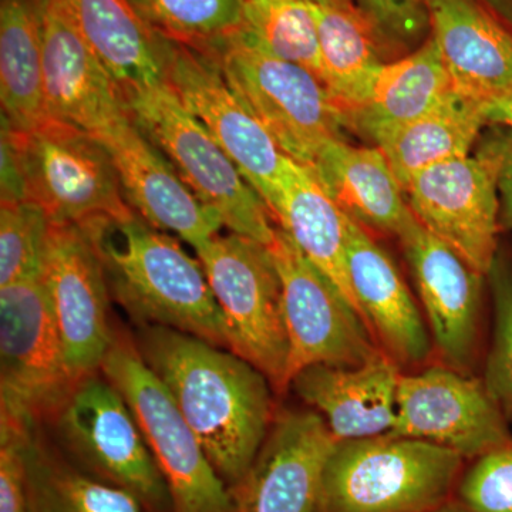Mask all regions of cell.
I'll return each instance as SVG.
<instances>
[{
  "label": "cell",
  "mask_w": 512,
  "mask_h": 512,
  "mask_svg": "<svg viewBox=\"0 0 512 512\" xmlns=\"http://www.w3.org/2000/svg\"><path fill=\"white\" fill-rule=\"evenodd\" d=\"M485 114L490 126L512 128V89L488 101Z\"/></svg>",
  "instance_id": "cell-40"
},
{
  "label": "cell",
  "mask_w": 512,
  "mask_h": 512,
  "mask_svg": "<svg viewBox=\"0 0 512 512\" xmlns=\"http://www.w3.org/2000/svg\"><path fill=\"white\" fill-rule=\"evenodd\" d=\"M99 251L111 299L136 328L180 330L231 350L204 268L173 235L137 214L82 225Z\"/></svg>",
  "instance_id": "cell-2"
},
{
  "label": "cell",
  "mask_w": 512,
  "mask_h": 512,
  "mask_svg": "<svg viewBox=\"0 0 512 512\" xmlns=\"http://www.w3.org/2000/svg\"><path fill=\"white\" fill-rule=\"evenodd\" d=\"M49 224L33 202L0 204V288L40 278Z\"/></svg>",
  "instance_id": "cell-33"
},
{
  "label": "cell",
  "mask_w": 512,
  "mask_h": 512,
  "mask_svg": "<svg viewBox=\"0 0 512 512\" xmlns=\"http://www.w3.org/2000/svg\"><path fill=\"white\" fill-rule=\"evenodd\" d=\"M43 427L64 456L90 476L133 494L148 512H173L167 483L136 417L103 373L77 380Z\"/></svg>",
  "instance_id": "cell-5"
},
{
  "label": "cell",
  "mask_w": 512,
  "mask_h": 512,
  "mask_svg": "<svg viewBox=\"0 0 512 512\" xmlns=\"http://www.w3.org/2000/svg\"><path fill=\"white\" fill-rule=\"evenodd\" d=\"M507 420L483 379L447 365L430 366L400 376L390 434L478 458L512 443Z\"/></svg>",
  "instance_id": "cell-15"
},
{
  "label": "cell",
  "mask_w": 512,
  "mask_h": 512,
  "mask_svg": "<svg viewBox=\"0 0 512 512\" xmlns=\"http://www.w3.org/2000/svg\"><path fill=\"white\" fill-rule=\"evenodd\" d=\"M16 433L25 463L30 512H148L133 494L73 464L42 424Z\"/></svg>",
  "instance_id": "cell-27"
},
{
  "label": "cell",
  "mask_w": 512,
  "mask_h": 512,
  "mask_svg": "<svg viewBox=\"0 0 512 512\" xmlns=\"http://www.w3.org/2000/svg\"><path fill=\"white\" fill-rule=\"evenodd\" d=\"M40 2L2 0L0 6L2 117L18 131L47 119Z\"/></svg>",
  "instance_id": "cell-30"
},
{
  "label": "cell",
  "mask_w": 512,
  "mask_h": 512,
  "mask_svg": "<svg viewBox=\"0 0 512 512\" xmlns=\"http://www.w3.org/2000/svg\"><path fill=\"white\" fill-rule=\"evenodd\" d=\"M268 248L282 282L288 390L305 367L362 365L382 349L338 286L302 254L284 229L276 228Z\"/></svg>",
  "instance_id": "cell-12"
},
{
  "label": "cell",
  "mask_w": 512,
  "mask_h": 512,
  "mask_svg": "<svg viewBox=\"0 0 512 512\" xmlns=\"http://www.w3.org/2000/svg\"><path fill=\"white\" fill-rule=\"evenodd\" d=\"M309 2H316V3H346V2H342V0H309Z\"/></svg>",
  "instance_id": "cell-43"
},
{
  "label": "cell",
  "mask_w": 512,
  "mask_h": 512,
  "mask_svg": "<svg viewBox=\"0 0 512 512\" xmlns=\"http://www.w3.org/2000/svg\"><path fill=\"white\" fill-rule=\"evenodd\" d=\"M464 458L386 433L338 441L323 476V512H421L447 503Z\"/></svg>",
  "instance_id": "cell-3"
},
{
  "label": "cell",
  "mask_w": 512,
  "mask_h": 512,
  "mask_svg": "<svg viewBox=\"0 0 512 512\" xmlns=\"http://www.w3.org/2000/svg\"><path fill=\"white\" fill-rule=\"evenodd\" d=\"M501 157L500 127L493 126L474 156L431 165L403 188L414 218L483 275L500 251Z\"/></svg>",
  "instance_id": "cell-11"
},
{
  "label": "cell",
  "mask_w": 512,
  "mask_h": 512,
  "mask_svg": "<svg viewBox=\"0 0 512 512\" xmlns=\"http://www.w3.org/2000/svg\"><path fill=\"white\" fill-rule=\"evenodd\" d=\"M121 96L144 136L170 161L202 204L221 218L224 227L271 244L278 225L265 201L165 80Z\"/></svg>",
  "instance_id": "cell-4"
},
{
  "label": "cell",
  "mask_w": 512,
  "mask_h": 512,
  "mask_svg": "<svg viewBox=\"0 0 512 512\" xmlns=\"http://www.w3.org/2000/svg\"><path fill=\"white\" fill-rule=\"evenodd\" d=\"M342 2H346V3H355V0H342Z\"/></svg>",
  "instance_id": "cell-44"
},
{
  "label": "cell",
  "mask_w": 512,
  "mask_h": 512,
  "mask_svg": "<svg viewBox=\"0 0 512 512\" xmlns=\"http://www.w3.org/2000/svg\"><path fill=\"white\" fill-rule=\"evenodd\" d=\"M500 127L501 157L498 174V197H500V227L512 231V128Z\"/></svg>",
  "instance_id": "cell-39"
},
{
  "label": "cell",
  "mask_w": 512,
  "mask_h": 512,
  "mask_svg": "<svg viewBox=\"0 0 512 512\" xmlns=\"http://www.w3.org/2000/svg\"><path fill=\"white\" fill-rule=\"evenodd\" d=\"M272 218L302 254L338 286L362 318L348 274L349 217L318 178L289 157L285 158Z\"/></svg>",
  "instance_id": "cell-23"
},
{
  "label": "cell",
  "mask_w": 512,
  "mask_h": 512,
  "mask_svg": "<svg viewBox=\"0 0 512 512\" xmlns=\"http://www.w3.org/2000/svg\"><path fill=\"white\" fill-rule=\"evenodd\" d=\"M507 28L512 30V0H481Z\"/></svg>",
  "instance_id": "cell-41"
},
{
  "label": "cell",
  "mask_w": 512,
  "mask_h": 512,
  "mask_svg": "<svg viewBox=\"0 0 512 512\" xmlns=\"http://www.w3.org/2000/svg\"><path fill=\"white\" fill-rule=\"evenodd\" d=\"M0 157H2V183H0V202L28 201L22 160H20L16 130L5 117L0 126Z\"/></svg>",
  "instance_id": "cell-38"
},
{
  "label": "cell",
  "mask_w": 512,
  "mask_h": 512,
  "mask_svg": "<svg viewBox=\"0 0 512 512\" xmlns=\"http://www.w3.org/2000/svg\"><path fill=\"white\" fill-rule=\"evenodd\" d=\"M0 512H30L18 433L0 426Z\"/></svg>",
  "instance_id": "cell-37"
},
{
  "label": "cell",
  "mask_w": 512,
  "mask_h": 512,
  "mask_svg": "<svg viewBox=\"0 0 512 512\" xmlns=\"http://www.w3.org/2000/svg\"><path fill=\"white\" fill-rule=\"evenodd\" d=\"M239 99L282 153L312 168L329 143L348 140V117L318 77L265 55L237 36L210 53Z\"/></svg>",
  "instance_id": "cell-7"
},
{
  "label": "cell",
  "mask_w": 512,
  "mask_h": 512,
  "mask_svg": "<svg viewBox=\"0 0 512 512\" xmlns=\"http://www.w3.org/2000/svg\"><path fill=\"white\" fill-rule=\"evenodd\" d=\"M348 274L362 319L380 348L400 367L424 365L434 345L423 313L392 256L350 217Z\"/></svg>",
  "instance_id": "cell-20"
},
{
  "label": "cell",
  "mask_w": 512,
  "mask_h": 512,
  "mask_svg": "<svg viewBox=\"0 0 512 512\" xmlns=\"http://www.w3.org/2000/svg\"><path fill=\"white\" fill-rule=\"evenodd\" d=\"M101 373L123 394L163 474L173 512H234L231 490L212 466L167 387L116 328Z\"/></svg>",
  "instance_id": "cell-6"
},
{
  "label": "cell",
  "mask_w": 512,
  "mask_h": 512,
  "mask_svg": "<svg viewBox=\"0 0 512 512\" xmlns=\"http://www.w3.org/2000/svg\"><path fill=\"white\" fill-rule=\"evenodd\" d=\"M195 252L220 306L231 352L264 373L275 392H286L284 298L268 245L231 232L218 234Z\"/></svg>",
  "instance_id": "cell-8"
},
{
  "label": "cell",
  "mask_w": 512,
  "mask_h": 512,
  "mask_svg": "<svg viewBox=\"0 0 512 512\" xmlns=\"http://www.w3.org/2000/svg\"><path fill=\"white\" fill-rule=\"evenodd\" d=\"M454 89L481 101L512 89V30L481 0H424Z\"/></svg>",
  "instance_id": "cell-22"
},
{
  "label": "cell",
  "mask_w": 512,
  "mask_h": 512,
  "mask_svg": "<svg viewBox=\"0 0 512 512\" xmlns=\"http://www.w3.org/2000/svg\"><path fill=\"white\" fill-rule=\"evenodd\" d=\"M133 338L232 490L254 463L278 413L268 377L231 350L180 330L140 326Z\"/></svg>",
  "instance_id": "cell-1"
},
{
  "label": "cell",
  "mask_w": 512,
  "mask_h": 512,
  "mask_svg": "<svg viewBox=\"0 0 512 512\" xmlns=\"http://www.w3.org/2000/svg\"><path fill=\"white\" fill-rule=\"evenodd\" d=\"M40 10L47 117L100 137L130 117L119 87L59 0H42Z\"/></svg>",
  "instance_id": "cell-18"
},
{
  "label": "cell",
  "mask_w": 512,
  "mask_h": 512,
  "mask_svg": "<svg viewBox=\"0 0 512 512\" xmlns=\"http://www.w3.org/2000/svg\"><path fill=\"white\" fill-rule=\"evenodd\" d=\"M120 93L164 82L160 35L130 0H59Z\"/></svg>",
  "instance_id": "cell-26"
},
{
  "label": "cell",
  "mask_w": 512,
  "mask_h": 512,
  "mask_svg": "<svg viewBox=\"0 0 512 512\" xmlns=\"http://www.w3.org/2000/svg\"><path fill=\"white\" fill-rule=\"evenodd\" d=\"M470 512H512V443L476 458L457 485Z\"/></svg>",
  "instance_id": "cell-36"
},
{
  "label": "cell",
  "mask_w": 512,
  "mask_h": 512,
  "mask_svg": "<svg viewBox=\"0 0 512 512\" xmlns=\"http://www.w3.org/2000/svg\"><path fill=\"white\" fill-rule=\"evenodd\" d=\"M165 83L204 124L245 180L274 211L285 154L229 86L214 57L160 36Z\"/></svg>",
  "instance_id": "cell-13"
},
{
  "label": "cell",
  "mask_w": 512,
  "mask_h": 512,
  "mask_svg": "<svg viewBox=\"0 0 512 512\" xmlns=\"http://www.w3.org/2000/svg\"><path fill=\"white\" fill-rule=\"evenodd\" d=\"M39 281L74 379L100 372L116 328L103 262L82 225L50 221Z\"/></svg>",
  "instance_id": "cell-14"
},
{
  "label": "cell",
  "mask_w": 512,
  "mask_h": 512,
  "mask_svg": "<svg viewBox=\"0 0 512 512\" xmlns=\"http://www.w3.org/2000/svg\"><path fill=\"white\" fill-rule=\"evenodd\" d=\"M77 380L39 279L0 288V424H45Z\"/></svg>",
  "instance_id": "cell-10"
},
{
  "label": "cell",
  "mask_w": 512,
  "mask_h": 512,
  "mask_svg": "<svg viewBox=\"0 0 512 512\" xmlns=\"http://www.w3.org/2000/svg\"><path fill=\"white\" fill-rule=\"evenodd\" d=\"M308 170L340 210L367 231L397 237L412 215L403 187L379 147L332 141Z\"/></svg>",
  "instance_id": "cell-24"
},
{
  "label": "cell",
  "mask_w": 512,
  "mask_h": 512,
  "mask_svg": "<svg viewBox=\"0 0 512 512\" xmlns=\"http://www.w3.org/2000/svg\"><path fill=\"white\" fill-rule=\"evenodd\" d=\"M369 19L393 60L414 52L430 36L424 0H355Z\"/></svg>",
  "instance_id": "cell-35"
},
{
  "label": "cell",
  "mask_w": 512,
  "mask_h": 512,
  "mask_svg": "<svg viewBox=\"0 0 512 512\" xmlns=\"http://www.w3.org/2000/svg\"><path fill=\"white\" fill-rule=\"evenodd\" d=\"M313 12L323 84L349 117L366 99L384 64L393 62L392 56L356 3L313 2Z\"/></svg>",
  "instance_id": "cell-28"
},
{
  "label": "cell",
  "mask_w": 512,
  "mask_h": 512,
  "mask_svg": "<svg viewBox=\"0 0 512 512\" xmlns=\"http://www.w3.org/2000/svg\"><path fill=\"white\" fill-rule=\"evenodd\" d=\"M485 106V101L454 90L436 109L394 131L376 147L404 188L431 165L470 156L471 147L488 126Z\"/></svg>",
  "instance_id": "cell-29"
},
{
  "label": "cell",
  "mask_w": 512,
  "mask_h": 512,
  "mask_svg": "<svg viewBox=\"0 0 512 512\" xmlns=\"http://www.w3.org/2000/svg\"><path fill=\"white\" fill-rule=\"evenodd\" d=\"M157 35L210 55L244 26L245 0H130Z\"/></svg>",
  "instance_id": "cell-32"
},
{
  "label": "cell",
  "mask_w": 512,
  "mask_h": 512,
  "mask_svg": "<svg viewBox=\"0 0 512 512\" xmlns=\"http://www.w3.org/2000/svg\"><path fill=\"white\" fill-rule=\"evenodd\" d=\"M434 40L384 64L363 103L349 114L350 131L377 146L394 131L436 109L454 92Z\"/></svg>",
  "instance_id": "cell-25"
},
{
  "label": "cell",
  "mask_w": 512,
  "mask_h": 512,
  "mask_svg": "<svg viewBox=\"0 0 512 512\" xmlns=\"http://www.w3.org/2000/svg\"><path fill=\"white\" fill-rule=\"evenodd\" d=\"M434 349L444 365L470 373L480 345L485 275L410 215L400 234Z\"/></svg>",
  "instance_id": "cell-16"
},
{
  "label": "cell",
  "mask_w": 512,
  "mask_h": 512,
  "mask_svg": "<svg viewBox=\"0 0 512 512\" xmlns=\"http://www.w3.org/2000/svg\"><path fill=\"white\" fill-rule=\"evenodd\" d=\"M16 140L28 201L50 221L86 225L136 214L109 150L93 134L47 117L28 131L16 130Z\"/></svg>",
  "instance_id": "cell-9"
},
{
  "label": "cell",
  "mask_w": 512,
  "mask_h": 512,
  "mask_svg": "<svg viewBox=\"0 0 512 512\" xmlns=\"http://www.w3.org/2000/svg\"><path fill=\"white\" fill-rule=\"evenodd\" d=\"M336 443L315 410L276 413L254 463L231 490L234 512H323V476Z\"/></svg>",
  "instance_id": "cell-17"
},
{
  "label": "cell",
  "mask_w": 512,
  "mask_h": 512,
  "mask_svg": "<svg viewBox=\"0 0 512 512\" xmlns=\"http://www.w3.org/2000/svg\"><path fill=\"white\" fill-rule=\"evenodd\" d=\"M97 138L109 150L124 197L138 217L194 249L220 234L221 218L202 204L131 117Z\"/></svg>",
  "instance_id": "cell-19"
},
{
  "label": "cell",
  "mask_w": 512,
  "mask_h": 512,
  "mask_svg": "<svg viewBox=\"0 0 512 512\" xmlns=\"http://www.w3.org/2000/svg\"><path fill=\"white\" fill-rule=\"evenodd\" d=\"M493 301V340L483 382L507 419H512V261L498 251L485 275Z\"/></svg>",
  "instance_id": "cell-34"
},
{
  "label": "cell",
  "mask_w": 512,
  "mask_h": 512,
  "mask_svg": "<svg viewBox=\"0 0 512 512\" xmlns=\"http://www.w3.org/2000/svg\"><path fill=\"white\" fill-rule=\"evenodd\" d=\"M421 512H470L466 510V508L463 507L460 503L457 504H451V503H444L439 505V507L431 508V510L421 511Z\"/></svg>",
  "instance_id": "cell-42"
},
{
  "label": "cell",
  "mask_w": 512,
  "mask_h": 512,
  "mask_svg": "<svg viewBox=\"0 0 512 512\" xmlns=\"http://www.w3.org/2000/svg\"><path fill=\"white\" fill-rule=\"evenodd\" d=\"M400 376V366L380 349L362 365L305 367L289 389L323 417L336 440L367 439L393 429Z\"/></svg>",
  "instance_id": "cell-21"
},
{
  "label": "cell",
  "mask_w": 512,
  "mask_h": 512,
  "mask_svg": "<svg viewBox=\"0 0 512 512\" xmlns=\"http://www.w3.org/2000/svg\"><path fill=\"white\" fill-rule=\"evenodd\" d=\"M239 40L265 55L298 64L323 83L318 22L309 0H245Z\"/></svg>",
  "instance_id": "cell-31"
}]
</instances>
